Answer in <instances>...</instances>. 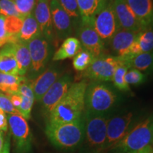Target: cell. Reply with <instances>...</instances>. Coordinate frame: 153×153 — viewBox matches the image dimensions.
<instances>
[{
  "mask_svg": "<svg viewBox=\"0 0 153 153\" xmlns=\"http://www.w3.org/2000/svg\"><path fill=\"white\" fill-rule=\"evenodd\" d=\"M116 99V95L107 86L98 82L91 83L86 89L85 110L105 114L114 106Z\"/></svg>",
  "mask_w": 153,
  "mask_h": 153,
  "instance_id": "5",
  "label": "cell"
},
{
  "mask_svg": "<svg viewBox=\"0 0 153 153\" xmlns=\"http://www.w3.org/2000/svg\"><path fill=\"white\" fill-rule=\"evenodd\" d=\"M112 5L120 28L135 32L145 30L126 0H114Z\"/></svg>",
  "mask_w": 153,
  "mask_h": 153,
  "instance_id": "14",
  "label": "cell"
},
{
  "mask_svg": "<svg viewBox=\"0 0 153 153\" xmlns=\"http://www.w3.org/2000/svg\"><path fill=\"white\" fill-rule=\"evenodd\" d=\"M37 0H14L17 10L21 18L24 19L33 12Z\"/></svg>",
  "mask_w": 153,
  "mask_h": 153,
  "instance_id": "30",
  "label": "cell"
},
{
  "mask_svg": "<svg viewBox=\"0 0 153 153\" xmlns=\"http://www.w3.org/2000/svg\"><path fill=\"white\" fill-rule=\"evenodd\" d=\"M78 36L84 50L90 53L95 58L102 55L104 49V42L94 28L91 19L82 18Z\"/></svg>",
  "mask_w": 153,
  "mask_h": 153,
  "instance_id": "10",
  "label": "cell"
},
{
  "mask_svg": "<svg viewBox=\"0 0 153 153\" xmlns=\"http://www.w3.org/2000/svg\"><path fill=\"white\" fill-rule=\"evenodd\" d=\"M126 153H137V152H126Z\"/></svg>",
  "mask_w": 153,
  "mask_h": 153,
  "instance_id": "41",
  "label": "cell"
},
{
  "mask_svg": "<svg viewBox=\"0 0 153 153\" xmlns=\"http://www.w3.org/2000/svg\"><path fill=\"white\" fill-rule=\"evenodd\" d=\"M41 35L42 33L39 25L33 12L24 19L22 29L18 34L19 41L28 43L32 39Z\"/></svg>",
  "mask_w": 153,
  "mask_h": 153,
  "instance_id": "22",
  "label": "cell"
},
{
  "mask_svg": "<svg viewBox=\"0 0 153 153\" xmlns=\"http://www.w3.org/2000/svg\"><path fill=\"white\" fill-rule=\"evenodd\" d=\"M0 109L7 114L21 115L19 111L13 106L9 97L1 91H0Z\"/></svg>",
  "mask_w": 153,
  "mask_h": 153,
  "instance_id": "34",
  "label": "cell"
},
{
  "mask_svg": "<svg viewBox=\"0 0 153 153\" xmlns=\"http://www.w3.org/2000/svg\"><path fill=\"white\" fill-rule=\"evenodd\" d=\"M24 19L17 16L5 17V28L8 35H18L22 29Z\"/></svg>",
  "mask_w": 153,
  "mask_h": 153,
  "instance_id": "29",
  "label": "cell"
},
{
  "mask_svg": "<svg viewBox=\"0 0 153 153\" xmlns=\"http://www.w3.org/2000/svg\"><path fill=\"white\" fill-rule=\"evenodd\" d=\"M95 57L85 50H81L79 53L73 57L72 65L76 71H85L92 63Z\"/></svg>",
  "mask_w": 153,
  "mask_h": 153,
  "instance_id": "27",
  "label": "cell"
},
{
  "mask_svg": "<svg viewBox=\"0 0 153 153\" xmlns=\"http://www.w3.org/2000/svg\"><path fill=\"white\" fill-rule=\"evenodd\" d=\"M0 72L19 75L13 43H7L0 48Z\"/></svg>",
  "mask_w": 153,
  "mask_h": 153,
  "instance_id": "20",
  "label": "cell"
},
{
  "mask_svg": "<svg viewBox=\"0 0 153 153\" xmlns=\"http://www.w3.org/2000/svg\"><path fill=\"white\" fill-rule=\"evenodd\" d=\"M149 146L153 147V116L130 130L126 137L113 149L118 153L137 152Z\"/></svg>",
  "mask_w": 153,
  "mask_h": 153,
  "instance_id": "4",
  "label": "cell"
},
{
  "mask_svg": "<svg viewBox=\"0 0 153 153\" xmlns=\"http://www.w3.org/2000/svg\"><path fill=\"white\" fill-rule=\"evenodd\" d=\"M7 118L17 152L28 153L31 149L32 135L27 120L19 114H8Z\"/></svg>",
  "mask_w": 153,
  "mask_h": 153,
  "instance_id": "8",
  "label": "cell"
},
{
  "mask_svg": "<svg viewBox=\"0 0 153 153\" xmlns=\"http://www.w3.org/2000/svg\"><path fill=\"white\" fill-rule=\"evenodd\" d=\"M49 4L55 36L59 40L66 39L72 33L71 18L57 0H49Z\"/></svg>",
  "mask_w": 153,
  "mask_h": 153,
  "instance_id": "13",
  "label": "cell"
},
{
  "mask_svg": "<svg viewBox=\"0 0 153 153\" xmlns=\"http://www.w3.org/2000/svg\"><path fill=\"white\" fill-rule=\"evenodd\" d=\"M82 18L91 19L109 2L108 0H76Z\"/></svg>",
  "mask_w": 153,
  "mask_h": 153,
  "instance_id": "25",
  "label": "cell"
},
{
  "mask_svg": "<svg viewBox=\"0 0 153 153\" xmlns=\"http://www.w3.org/2000/svg\"><path fill=\"white\" fill-rule=\"evenodd\" d=\"M91 21L96 31L103 41L110 40L120 29L112 2L110 1L98 14L91 18Z\"/></svg>",
  "mask_w": 153,
  "mask_h": 153,
  "instance_id": "9",
  "label": "cell"
},
{
  "mask_svg": "<svg viewBox=\"0 0 153 153\" xmlns=\"http://www.w3.org/2000/svg\"><path fill=\"white\" fill-rule=\"evenodd\" d=\"M60 72L57 69L50 68L44 70L34 79L30 80L35 100L41 101L51 86L60 78Z\"/></svg>",
  "mask_w": 153,
  "mask_h": 153,
  "instance_id": "16",
  "label": "cell"
},
{
  "mask_svg": "<svg viewBox=\"0 0 153 153\" xmlns=\"http://www.w3.org/2000/svg\"><path fill=\"white\" fill-rule=\"evenodd\" d=\"M85 81L72 83L61 101L48 116V123L62 124L82 118L85 109V93L87 87Z\"/></svg>",
  "mask_w": 153,
  "mask_h": 153,
  "instance_id": "1",
  "label": "cell"
},
{
  "mask_svg": "<svg viewBox=\"0 0 153 153\" xmlns=\"http://www.w3.org/2000/svg\"><path fill=\"white\" fill-rule=\"evenodd\" d=\"M138 33L120 28L112 36L110 39L111 46L113 51L117 53V56L124 57L129 55L130 48L136 39Z\"/></svg>",
  "mask_w": 153,
  "mask_h": 153,
  "instance_id": "18",
  "label": "cell"
},
{
  "mask_svg": "<svg viewBox=\"0 0 153 153\" xmlns=\"http://www.w3.org/2000/svg\"><path fill=\"white\" fill-rule=\"evenodd\" d=\"M141 53H150L153 51V30L147 28L139 32L135 39Z\"/></svg>",
  "mask_w": 153,
  "mask_h": 153,
  "instance_id": "26",
  "label": "cell"
},
{
  "mask_svg": "<svg viewBox=\"0 0 153 153\" xmlns=\"http://www.w3.org/2000/svg\"><path fill=\"white\" fill-rule=\"evenodd\" d=\"M33 15L39 25L42 35L49 42L54 41L55 33L51 19L49 0H37L33 10Z\"/></svg>",
  "mask_w": 153,
  "mask_h": 153,
  "instance_id": "15",
  "label": "cell"
},
{
  "mask_svg": "<svg viewBox=\"0 0 153 153\" xmlns=\"http://www.w3.org/2000/svg\"><path fill=\"white\" fill-rule=\"evenodd\" d=\"M108 120L105 114L85 110V138L82 143V152L99 153L105 150Z\"/></svg>",
  "mask_w": 153,
  "mask_h": 153,
  "instance_id": "3",
  "label": "cell"
},
{
  "mask_svg": "<svg viewBox=\"0 0 153 153\" xmlns=\"http://www.w3.org/2000/svg\"><path fill=\"white\" fill-rule=\"evenodd\" d=\"M137 153H153V147L152 146L147 147V148L138 151Z\"/></svg>",
  "mask_w": 153,
  "mask_h": 153,
  "instance_id": "40",
  "label": "cell"
},
{
  "mask_svg": "<svg viewBox=\"0 0 153 153\" xmlns=\"http://www.w3.org/2000/svg\"><path fill=\"white\" fill-rule=\"evenodd\" d=\"M9 150H10V140L7 138V140H6L4 148L3 150L1 151L0 153H9Z\"/></svg>",
  "mask_w": 153,
  "mask_h": 153,
  "instance_id": "39",
  "label": "cell"
},
{
  "mask_svg": "<svg viewBox=\"0 0 153 153\" xmlns=\"http://www.w3.org/2000/svg\"><path fill=\"white\" fill-rule=\"evenodd\" d=\"M81 50L82 45L79 39L69 37L64 40L61 46L55 53L53 60L58 61L74 57Z\"/></svg>",
  "mask_w": 153,
  "mask_h": 153,
  "instance_id": "23",
  "label": "cell"
},
{
  "mask_svg": "<svg viewBox=\"0 0 153 153\" xmlns=\"http://www.w3.org/2000/svg\"><path fill=\"white\" fill-rule=\"evenodd\" d=\"M0 15L5 17L17 16L21 18L14 0H0Z\"/></svg>",
  "mask_w": 153,
  "mask_h": 153,
  "instance_id": "31",
  "label": "cell"
},
{
  "mask_svg": "<svg viewBox=\"0 0 153 153\" xmlns=\"http://www.w3.org/2000/svg\"><path fill=\"white\" fill-rule=\"evenodd\" d=\"M120 57L123 61L124 65L128 69L132 68V69H136L139 71H148L153 70V51Z\"/></svg>",
  "mask_w": 153,
  "mask_h": 153,
  "instance_id": "21",
  "label": "cell"
},
{
  "mask_svg": "<svg viewBox=\"0 0 153 153\" xmlns=\"http://www.w3.org/2000/svg\"><path fill=\"white\" fill-rule=\"evenodd\" d=\"M145 29L153 25V0H126Z\"/></svg>",
  "mask_w": 153,
  "mask_h": 153,
  "instance_id": "17",
  "label": "cell"
},
{
  "mask_svg": "<svg viewBox=\"0 0 153 153\" xmlns=\"http://www.w3.org/2000/svg\"><path fill=\"white\" fill-rule=\"evenodd\" d=\"M125 81L128 85H140L145 81V75L136 69H131L126 72Z\"/></svg>",
  "mask_w": 153,
  "mask_h": 153,
  "instance_id": "33",
  "label": "cell"
},
{
  "mask_svg": "<svg viewBox=\"0 0 153 153\" xmlns=\"http://www.w3.org/2000/svg\"><path fill=\"white\" fill-rule=\"evenodd\" d=\"M128 68L124 65H120L116 68L112 77L115 87L120 91H129V85L125 81V75Z\"/></svg>",
  "mask_w": 153,
  "mask_h": 153,
  "instance_id": "28",
  "label": "cell"
},
{
  "mask_svg": "<svg viewBox=\"0 0 153 153\" xmlns=\"http://www.w3.org/2000/svg\"><path fill=\"white\" fill-rule=\"evenodd\" d=\"M6 140L4 139V133L1 131H0V152L3 150L4 148Z\"/></svg>",
  "mask_w": 153,
  "mask_h": 153,
  "instance_id": "38",
  "label": "cell"
},
{
  "mask_svg": "<svg viewBox=\"0 0 153 153\" xmlns=\"http://www.w3.org/2000/svg\"><path fill=\"white\" fill-rule=\"evenodd\" d=\"M133 116L132 113H128L108 120L105 150L114 148L126 137L130 131Z\"/></svg>",
  "mask_w": 153,
  "mask_h": 153,
  "instance_id": "11",
  "label": "cell"
},
{
  "mask_svg": "<svg viewBox=\"0 0 153 153\" xmlns=\"http://www.w3.org/2000/svg\"><path fill=\"white\" fill-rule=\"evenodd\" d=\"M15 57L18 65L19 76H24L27 74L30 66V55L28 44L19 41L14 44Z\"/></svg>",
  "mask_w": 153,
  "mask_h": 153,
  "instance_id": "24",
  "label": "cell"
},
{
  "mask_svg": "<svg viewBox=\"0 0 153 153\" xmlns=\"http://www.w3.org/2000/svg\"><path fill=\"white\" fill-rule=\"evenodd\" d=\"M25 76L4 74L0 72V85H16L20 84Z\"/></svg>",
  "mask_w": 153,
  "mask_h": 153,
  "instance_id": "35",
  "label": "cell"
},
{
  "mask_svg": "<svg viewBox=\"0 0 153 153\" xmlns=\"http://www.w3.org/2000/svg\"><path fill=\"white\" fill-rule=\"evenodd\" d=\"M8 130L9 124L7 114L2 110L0 109V131H2L3 133H7Z\"/></svg>",
  "mask_w": 153,
  "mask_h": 153,
  "instance_id": "36",
  "label": "cell"
},
{
  "mask_svg": "<svg viewBox=\"0 0 153 153\" xmlns=\"http://www.w3.org/2000/svg\"><path fill=\"white\" fill-rule=\"evenodd\" d=\"M45 135L55 148L72 150L82 146L85 138L83 118L70 123H47Z\"/></svg>",
  "mask_w": 153,
  "mask_h": 153,
  "instance_id": "2",
  "label": "cell"
},
{
  "mask_svg": "<svg viewBox=\"0 0 153 153\" xmlns=\"http://www.w3.org/2000/svg\"><path fill=\"white\" fill-rule=\"evenodd\" d=\"M70 18H78L80 13L76 0H57Z\"/></svg>",
  "mask_w": 153,
  "mask_h": 153,
  "instance_id": "32",
  "label": "cell"
},
{
  "mask_svg": "<svg viewBox=\"0 0 153 153\" xmlns=\"http://www.w3.org/2000/svg\"><path fill=\"white\" fill-rule=\"evenodd\" d=\"M19 94L22 98V102L19 111L26 120L30 119L32 108L35 101V97L32 89L31 82L26 76L19 85Z\"/></svg>",
  "mask_w": 153,
  "mask_h": 153,
  "instance_id": "19",
  "label": "cell"
},
{
  "mask_svg": "<svg viewBox=\"0 0 153 153\" xmlns=\"http://www.w3.org/2000/svg\"><path fill=\"white\" fill-rule=\"evenodd\" d=\"M28 44L30 55V66L27 78L33 80L45 70L50 57V42L43 35L36 37Z\"/></svg>",
  "mask_w": 153,
  "mask_h": 153,
  "instance_id": "6",
  "label": "cell"
},
{
  "mask_svg": "<svg viewBox=\"0 0 153 153\" xmlns=\"http://www.w3.org/2000/svg\"><path fill=\"white\" fill-rule=\"evenodd\" d=\"M120 65L123 62L120 57L102 55L96 57L84 74L86 77L95 82L111 81L116 68Z\"/></svg>",
  "mask_w": 153,
  "mask_h": 153,
  "instance_id": "7",
  "label": "cell"
},
{
  "mask_svg": "<svg viewBox=\"0 0 153 153\" xmlns=\"http://www.w3.org/2000/svg\"><path fill=\"white\" fill-rule=\"evenodd\" d=\"M7 97H9L10 101L12 103L13 106L19 111V108H20L21 104L22 102V98L19 94H7Z\"/></svg>",
  "mask_w": 153,
  "mask_h": 153,
  "instance_id": "37",
  "label": "cell"
},
{
  "mask_svg": "<svg viewBox=\"0 0 153 153\" xmlns=\"http://www.w3.org/2000/svg\"><path fill=\"white\" fill-rule=\"evenodd\" d=\"M72 79L70 74H65L59 78L44 94L40 101L43 112L49 116L53 108L61 101L72 85Z\"/></svg>",
  "mask_w": 153,
  "mask_h": 153,
  "instance_id": "12",
  "label": "cell"
}]
</instances>
